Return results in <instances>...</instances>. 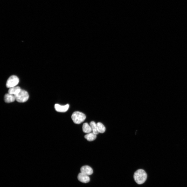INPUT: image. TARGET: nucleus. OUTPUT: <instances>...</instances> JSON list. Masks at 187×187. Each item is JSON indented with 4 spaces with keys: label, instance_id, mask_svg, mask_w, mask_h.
<instances>
[{
    "label": "nucleus",
    "instance_id": "f257e3e1",
    "mask_svg": "<svg viewBox=\"0 0 187 187\" xmlns=\"http://www.w3.org/2000/svg\"><path fill=\"white\" fill-rule=\"evenodd\" d=\"M134 178L135 181L137 184H141L143 183L146 181L147 175L144 170L139 169L134 173Z\"/></svg>",
    "mask_w": 187,
    "mask_h": 187
},
{
    "label": "nucleus",
    "instance_id": "f03ea898",
    "mask_svg": "<svg viewBox=\"0 0 187 187\" xmlns=\"http://www.w3.org/2000/svg\"><path fill=\"white\" fill-rule=\"evenodd\" d=\"M86 116L83 113L78 111L74 112L72 114L71 118L74 122L80 124L83 122L86 119Z\"/></svg>",
    "mask_w": 187,
    "mask_h": 187
},
{
    "label": "nucleus",
    "instance_id": "7ed1b4c3",
    "mask_svg": "<svg viewBox=\"0 0 187 187\" xmlns=\"http://www.w3.org/2000/svg\"><path fill=\"white\" fill-rule=\"evenodd\" d=\"M15 96L16 100L20 103L26 102L29 98V95L27 92L22 89L17 95Z\"/></svg>",
    "mask_w": 187,
    "mask_h": 187
},
{
    "label": "nucleus",
    "instance_id": "20e7f679",
    "mask_svg": "<svg viewBox=\"0 0 187 187\" xmlns=\"http://www.w3.org/2000/svg\"><path fill=\"white\" fill-rule=\"evenodd\" d=\"M19 82V79L18 77L15 75H12L8 79L6 86L7 88H10L16 86Z\"/></svg>",
    "mask_w": 187,
    "mask_h": 187
},
{
    "label": "nucleus",
    "instance_id": "39448f33",
    "mask_svg": "<svg viewBox=\"0 0 187 187\" xmlns=\"http://www.w3.org/2000/svg\"><path fill=\"white\" fill-rule=\"evenodd\" d=\"M69 105L68 104L65 105H61L59 104H56L54 107L56 110L60 112H65L69 109Z\"/></svg>",
    "mask_w": 187,
    "mask_h": 187
},
{
    "label": "nucleus",
    "instance_id": "423d86ee",
    "mask_svg": "<svg viewBox=\"0 0 187 187\" xmlns=\"http://www.w3.org/2000/svg\"><path fill=\"white\" fill-rule=\"evenodd\" d=\"M81 172L88 175H91L93 173L92 168L88 165H85L82 167L81 168Z\"/></svg>",
    "mask_w": 187,
    "mask_h": 187
},
{
    "label": "nucleus",
    "instance_id": "0eeeda50",
    "mask_svg": "<svg viewBox=\"0 0 187 187\" xmlns=\"http://www.w3.org/2000/svg\"><path fill=\"white\" fill-rule=\"evenodd\" d=\"M78 178L79 181L85 183L89 182L90 180V178L88 175L82 172L78 174Z\"/></svg>",
    "mask_w": 187,
    "mask_h": 187
},
{
    "label": "nucleus",
    "instance_id": "6e6552de",
    "mask_svg": "<svg viewBox=\"0 0 187 187\" xmlns=\"http://www.w3.org/2000/svg\"><path fill=\"white\" fill-rule=\"evenodd\" d=\"M4 100L6 102L10 103L14 102L16 100L14 95L8 93L5 95Z\"/></svg>",
    "mask_w": 187,
    "mask_h": 187
},
{
    "label": "nucleus",
    "instance_id": "1a4fd4ad",
    "mask_svg": "<svg viewBox=\"0 0 187 187\" xmlns=\"http://www.w3.org/2000/svg\"><path fill=\"white\" fill-rule=\"evenodd\" d=\"M22 89L19 86H15L10 88L8 93L14 95H17Z\"/></svg>",
    "mask_w": 187,
    "mask_h": 187
},
{
    "label": "nucleus",
    "instance_id": "9d476101",
    "mask_svg": "<svg viewBox=\"0 0 187 187\" xmlns=\"http://www.w3.org/2000/svg\"><path fill=\"white\" fill-rule=\"evenodd\" d=\"M85 138L89 141H93L95 140L96 138V135L91 132L85 135Z\"/></svg>",
    "mask_w": 187,
    "mask_h": 187
},
{
    "label": "nucleus",
    "instance_id": "9b49d317",
    "mask_svg": "<svg viewBox=\"0 0 187 187\" xmlns=\"http://www.w3.org/2000/svg\"><path fill=\"white\" fill-rule=\"evenodd\" d=\"M83 131L86 133H89L92 131V129L90 125L87 123H84L82 126Z\"/></svg>",
    "mask_w": 187,
    "mask_h": 187
},
{
    "label": "nucleus",
    "instance_id": "f8f14e48",
    "mask_svg": "<svg viewBox=\"0 0 187 187\" xmlns=\"http://www.w3.org/2000/svg\"><path fill=\"white\" fill-rule=\"evenodd\" d=\"M90 125L92 129V132L96 135L98 134L99 133L96 123L93 121H92L90 123Z\"/></svg>",
    "mask_w": 187,
    "mask_h": 187
},
{
    "label": "nucleus",
    "instance_id": "ddd939ff",
    "mask_svg": "<svg viewBox=\"0 0 187 187\" xmlns=\"http://www.w3.org/2000/svg\"><path fill=\"white\" fill-rule=\"evenodd\" d=\"M96 124L99 133H104L106 130V128L103 124L101 122H98Z\"/></svg>",
    "mask_w": 187,
    "mask_h": 187
}]
</instances>
